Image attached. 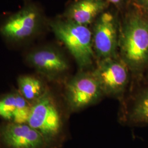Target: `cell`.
<instances>
[{"mask_svg": "<svg viewBox=\"0 0 148 148\" xmlns=\"http://www.w3.org/2000/svg\"><path fill=\"white\" fill-rule=\"evenodd\" d=\"M31 105L18 93L0 97V117L10 123H27Z\"/></svg>", "mask_w": 148, "mask_h": 148, "instance_id": "8fae6325", "label": "cell"}, {"mask_svg": "<svg viewBox=\"0 0 148 148\" xmlns=\"http://www.w3.org/2000/svg\"><path fill=\"white\" fill-rule=\"evenodd\" d=\"M104 95L119 97L126 90L129 69L119 55L116 57L99 60L93 71Z\"/></svg>", "mask_w": 148, "mask_h": 148, "instance_id": "52a82bcc", "label": "cell"}, {"mask_svg": "<svg viewBox=\"0 0 148 148\" xmlns=\"http://www.w3.org/2000/svg\"><path fill=\"white\" fill-rule=\"evenodd\" d=\"M2 136L11 148H42L47 142L41 133L27 123H10L3 127Z\"/></svg>", "mask_w": 148, "mask_h": 148, "instance_id": "9c48e42d", "label": "cell"}, {"mask_svg": "<svg viewBox=\"0 0 148 148\" xmlns=\"http://www.w3.org/2000/svg\"><path fill=\"white\" fill-rule=\"evenodd\" d=\"M93 46L99 60L117 57L120 23L117 16L105 11L93 23Z\"/></svg>", "mask_w": 148, "mask_h": 148, "instance_id": "5b68a950", "label": "cell"}, {"mask_svg": "<svg viewBox=\"0 0 148 148\" xmlns=\"http://www.w3.org/2000/svg\"><path fill=\"white\" fill-rule=\"evenodd\" d=\"M27 62L38 72L49 77L66 73L69 63L63 53L56 48L45 46L35 49L27 54Z\"/></svg>", "mask_w": 148, "mask_h": 148, "instance_id": "ba28073f", "label": "cell"}, {"mask_svg": "<svg viewBox=\"0 0 148 148\" xmlns=\"http://www.w3.org/2000/svg\"><path fill=\"white\" fill-rule=\"evenodd\" d=\"M27 123L41 133L47 142L60 132L62 117L52 96L47 90L32 103Z\"/></svg>", "mask_w": 148, "mask_h": 148, "instance_id": "277c9868", "label": "cell"}, {"mask_svg": "<svg viewBox=\"0 0 148 148\" xmlns=\"http://www.w3.org/2000/svg\"><path fill=\"white\" fill-rule=\"evenodd\" d=\"M49 27L68 49L79 68L82 70L90 68L95 55L92 31L89 27L64 17L51 21Z\"/></svg>", "mask_w": 148, "mask_h": 148, "instance_id": "7a4b0ae2", "label": "cell"}, {"mask_svg": "<svg viewBox=\"0 0 148 148\" xmlns=\"http://www.w3.org/2000/svg\"><path fill=\"white\" fill-rule=\"evenodd\" d=\"M118 52L129 70L138 72L148 65V20L128 13L120 24Z\"/></svg>", "mask_w": 148, "mask_h": 148, "instance_id": "6da1fadb", "label": "cell"}, {"mask_svg": "<svg viewBox=\"0 0 148 148\" xmlns=\"http://www.w3.org/2000/svg\"><path fill=\"white\" fill-rule=\"evenodd\" d=\"M19 93L29 103H32L45 93L42 82L37 77L31 75H23L18 79Z\"/></svg>", "mask_w": 148, "mask_h": 148, "instance_id": "7c38bea8", "label": "cell"}, {"mask_svg": "<svg viewBox=\"0 0 148 148\" xmlns=\"http://www.w3.org/2000/svg\"><path fill=\"white\" fill-rule=\"evenodd\" d=\"M139 2H141V3H143L145 4H148V0H137Z\"/></svg>", "mask_w": 148, "mask_h": 148, "instance_id": "9a60e30c", "label": "cell"}, {"mask_svg": "<svg viewBox=\"0 0 148 148\" xmlns=\"http://www.w3.org/2000/svg\"><path fill=\"white\" fill-rule=\"evenodd\" d=\"M104 1L106 2L107 3H111L114 5H116V6H119L121 5L122 1V0H103Z\"/></svg>", "mask_w": 148, "mask_h": 148, "instance_id": "5bb4252c", "label": "cell"}, {"mask_svg": "<svg viewBox=\"0 0 148 148\" xmlns=\"http://www.w3.org/2000/svg\"><path fill=\"white\" fill-rule=\"evenodd\" d=\"M131 119L137 123H148V90L140 95L133 106Z\"/></svg>", "mask_w": 148, "mask_h": 148, "instance_id": "4fadbf2b", "label": "cell"}, {"mask_svg": "<svg viewBox=\"0 0 148 148\" xmlns=\"http://www.w3.org/2000/svg\"><path fill=\"white\" fill-rule=\"evenodd\" d=\"M104 95L93 71L82 70L69 81L66 98L74 111L80 110L97 103Z\"/></svg>", "mask_w": 148, "mask_h": 148, "instance_id": "8992f818", "label": "cell"}, {"mask_svg": "<svg viewBox=\"0 0 148 148\" xmlns=\"http://www.w3.org/2000/svg\"><path fill=\"white\" fill-rule=\"evenodd\" d=\"M108 5L103 0H76L68 6L63 17L88 27L106 11Z\"/></svg>", "mask_w": 148, "mask_h": 148, "instance_id": "30bf717a", "label": "cell"}, {"mask_svg": "<svg viewBox=\"0 0 148 148\" xmlns=\"http://www.w3.org/2000/svg\"><path fill=\"white\" fill-rule=\"evenodd\" d=\"M45 23L41 9L36 4L29 3L5 19L0 25V34L9 41L23 42L39 35Z\"/></svg>", "mask_w": 148, "mask_h": 148, "instance_id": "3957f363", "label": "cell"}, {"mask_svg": "<svg viewBox=\"0 0 148 148\" xmlns=\"http://www.w3.org/2000/svg\"></svg>", "mask_w": 148, "mask_h": 148, "instance_id": "2e32d148", "label": "cell"}]
</instances>
